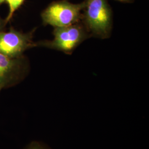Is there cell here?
<instances>
[{
    "instance_id": "obj_11",
    "label": "cell",
    "mask_w": 149,
    "mask_h": 149,
    "mask_svg": "<svg viewBox=\"0 0 149 149\" xmlns=\"http://www.w3.org/2000/svg\"><path fill=\"white\" fill-rule=\"evenodd\" d=\"M1 88H0V91H1Z\"/></svg>"
},
{
    "instance_id": "obj_3",
    "label": "cell",
    "mask_w": 149,
    "mask_h": 149,
    "mask_svg": "<svg viewBox=\"0 0 149 149\" xmlns=\"http://www.w3.org/2000/svg\"><path fill=\"white\" fill-rule=\"evenodd\" d=\"M84 7V2L77 4L66 0L54 2L42 12L41 17L45 25L66 27L81 22Z\"/></svg>"
},
{
    "instance_id": "obj_10",
    "label": "cell",
    "mask_w": 149,
    "mask_h": 149,
    "mask_svg": "<svg viewBox=\"0 0 149 149\" xmlns=\"http://www.w3.org/2000/svg\"><path fill=\"white\" fill-rule=\"evenodd\" d=\"M5 1V0H0V6Z\"/></svg>"
},
{
    "instance_id": "obj_2",
    "label": "cell",
    "mask_w": 149,
    "mask_h": 149,
    "mask_svg": "<svg viewBox=\"0 0 149 149\" xmlns=\"http://www.w3.org/2000/svg\"><path fill=\"white\" fill-rule=\"evenodd\" d=\"M54 38L36 43L37 47H43L71 54L74 49L86 39L91 37L80 22L66 27L54 28Z\"/></svg>"
},
{
    "instance_id": "obj_9",
    "label": "cell",
    "mask_w": 149,
    "mask_h": 149,
    "mask_svg": "<svg viewBox=\"0 0 149 149\" xmlns=\"http://www.w3.org/2000/svg\"><path fill=\"white\" fill-rule=\"evenodd\" d=\"M120 2H132L133 0H117Z\"/></svg>"
},
{
    "instance_id": "obj_6",
    "label": "cell",
    "mask_w": 149,
    "mask_h": 149,
    "mask_svg": "<svg viewBox=\"0 0 149 149\" xmlns=\"http://www.w3.org/2000/svg\"><path fill=\"white\" fill-rule=\"evenodd\" d=\"M8 6V14L6 18L5 22L7 24L11 21L15 13L18 10L24 2V0H5V1Z\"/></svg>"
},
{
    "instance_id": "obj_8",
    "label": "cell",
    "mask_w": 149,
    "mask_h": 149,
    "mask_svg": "<svg viewBox=\"0 0 149 149\" xmlns=\"http://www.w3.org/2000/svg\"><path fill=\"white\" fill-rule=\"evenodd\" d=\"M6 24V23L5 21L2 19L0 17V33L3 31H4L3 29L5 27Z\"/></svg>"
},
{
    "instance_id": "obj_4",
    "label": "cell",
    "mask_w": 149,
    "mask_h": 149,
    "mask_svg": "<svg viewBox=\"0 0 149 149\" xmlns=\"http://www.w3.org/2000/svg\"><path fill=\"white\" fill-rule=\"evenodd\" d=\"M33 32L24 33L12 28L0 33V53L16 58L22 56L29 48L37 47L33 41Z\"/></svg>"
},
{
    "instance_id": "obj_1",
    "label": "cell",
    "mask_w": 149,
    "mask_h": 149,
    "mask_svg": "<svg viewBox=\"0 0 149 149\" xmlns=\"http://www.w3.org/2000/svg\"><path fill=\"white\" fill-rule=\"evenodd\" d=\"M81 22L91 37L102 39L110 37L113 15L107 0H85Z\"/></svg>"
},
{
    "instance_id": "obj_5",
    "label": "cell",
    "mask_w": 149,
    "mask_h": 149,
    "mask_svg": "<svg viewBox=\"0 0 149 149\" xmlns=\"http://www.w3.org/2000/svg\"><path fill=\"white\" fill-rule=\"evenodd\" d=\"M27 59L23 56L12 58L0 53V88L15 85L26 75Z\"/></svg>"
},
{
    "instance_id": "obj_7",
    "label": "cell",
    "mask_w": 149,
    "mask_h": 149,
    "mask_svg": "<svg viewBox=\"0 0 149 149\" xmlns=\"http://www.w3.org/2000/svg\"><path fill=\"white\" fill-rule=\"evenodd\" d=\"M27 149H45V148L40 144H38L37 143H35L31 145Z\"/></svg>"
}]
</instances>
